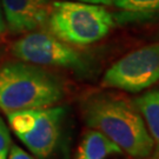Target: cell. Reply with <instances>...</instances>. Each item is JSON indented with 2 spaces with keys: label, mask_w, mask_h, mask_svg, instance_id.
<instances>
[{
  "label": "cell",
  "mask_w": 159,
  "mask_h": 159,
  "mask_svg": "<svg viewBox=\"0 0 159 159\" xmlns=\"http://www.w3.org/2000/svg\"><path fill=\"white\" fill-rule=\"evenodd\" d=\"M152 159H159V152L154 151V154H153V157H152Z\"/></svg>",
  "instance_id": "obj_15"
},
{
  "label": "cell",
  "mask_w": 159,
  "mask_h": 159,
  "mask_svg": "<svg viewBox=\"0 0 159 159\" xmlns=\"http://www.w3.org/2000/svg\"><path fill=\"white\" fill-rule=\"evenodd\" d=\"M123 153V150L102 132L90 129L83 137L74 159H108Z\"/></svg>",
  "instance_id": "obj_8"
},
{
  "label": "cell",
  "mask_w": 159,
  "mask_h": 159,
  "mask_svg": "<svg viewBox=\"0 0 159 159\" xmlns=\"http://www.w3.org/2000/svg\"><path fill=\"white\" fill-rule=\"evenodd\" d=\"M81 117L89 129L102 132L133 158H146L154 143L133 100L113 92H94L80 102Z\"/></svg>",
  "instance_id": "obj_1"
},
{
  "label": "cell",
  "mask_w": 159,
  "mask_h": 159,
  "mask_svg": "<svg viewBox=\"0 0 159 159\" xmlns=\"http://www.w3.org/2000/svg\"><path fill=\"white\" fill-rule=\"evenodd\" d=\"M12 53L19 60L39 66L65 68L80 78L93 75L97 68L92 56L47 32L37 31L24 35L13 44Z\"/></svg>",
  "instance_id": "obj_4"
},
{
  "label": "cell",
  "mask_w": 159,
  "mask_h": 159,
  "mask_svg": "<svg viewBox=\"0 0 159 159\" xmlns=\"http://www.w3.org/2000/svg\"><path fill=\"white\" fill-rule=\"evenodd\" d=\"M77 1H83V2H89V4H97V5L110 6L113 5L114 0H77Z\"/></svg>",
  "instance_id": "obj_14"
},
{
  "label": "cell",
  "mask_w": 159,
  "mask_h": 159,
  "mask_svg": "<svg viewBox=\"0 0 159 159\" xmlns=\"http://www.w3.org/2000/svg\"><path fill=\"white\" fill-rule=\"evenodd\" d=\"M8 156L10 157L7 159H34L32 156H30L27 152H25L23 148L17 145H12Z\"/></svg>",
  "instance_id": "obj_12"
},
{
  "label": "cell",
  "mask_w": 159,
  "mask_h": 159,
  "mask_svg": "<svg viewBox=\"0 0 159 159\" xmlns=\"http://www.w3.org/2000/svg\"><path fill=\"white\" fill-rule=\"evenodd\" d=\"M113 6L120 12L114 14L116 21L125 23L134 19H148L159 14V0H114Z\"/></svg>",
  "instance_id": "obj_10"
},
{
  "label": "cell",
  "mask_w": 159,
  "mask_h": 159,
  "mask_svg": "<svg viewBox=\"0 0 159 159\" xmlns=\"http://www.w3.org/2000/svg\"><path fill=\"white\" fill-rule=\"evenodd\" d=\"M116 23L114 14L102 5L77 0L53 1L47 18L50 32L73 46H87L102 40Z\"/></svg>",
  "instance_id": "obj_3"
},
{
  "label": "cell",
  "mask_w": 159,
  "mask_h": 159,
  "mask_svg": "<svg viewBox=\"0 0 159 159\" xmlns=\"http://www.w3.org/2000/svg\"><path fill=\"white\" fill-rule=\"evenodd\" d=\"M12 146L10 130L0 117V159H7Z\"/></svg>",
  "instance_id": "obj_11"
},
{
  "label": "cell",
  "mask_w": 159,
  "mask_h": 159,
  "mask_svg": "<svg viewBox=\"0 0 159 159\" xmlns=\"http://www.w3.org/2000/svg\"><path fill=\"white\" fill-rule=\"evenodd\" d=\"M133 102L142 114L156 151L159 152V90H151L137 97Z\"/></svg>",
  "instance_id": "obj_9"
},
{
  "label": "cell",
  "mask_w": 159,
  "mask_h": 159,
  "mask_svg": "<svg viewBox=\"0 0 159 159\" xmlns=\"http://www.w3.org/2000/svg\"><path fill=\"white\" fill-rule=\"evenodd\" d=\"M65 97L64 81L39 65L7 61L0 66V110H18L53 106Z\"/></svg>",
  "instance_id": "obj_2"
},
{
  "label": "cell",
  "mask_w": 159,
  "mask_h": 159,
  "mask_svg": "<svg viewBox=\"0 0 159 159\" xmlns=\"http://www.w3.org/2000/svg\"><path fill=\"white\" fill-rule=\"evenodd\" d=\"M10 127L38 158H48L57 148L65 108L48 106L6 112Z\"/></svg>",
  "instance_id": "obj_5"
},
{
  "label": "cell",
  "mask_w": 159,
  "mask_h": 159,
  "mask_svg": "<svg viewBox=\"0 0 159 159\" xmlns=\"http://www.w3.org/2000/svg\"><path fill=\"white\" fill-rule=\"evenodd\" d=\"M6 30H7V24H6L4 11H2V5H1V0H0V35L5 33Z\"/></svg>",
  "instance_id": "obj_13"
},
{
  "label": "cell",
  "mask_w": 159,
  "mask_h": 159,
  "mask_svg": "<svg viewBox=\"0 0 159 159\" xmlns=\"http://www.w3.org/2000/svg\"><path fill=\"white\" fill-rule=\"evenodd\" d=\"M159 80V41L120 58L105 72L102 86L138 93Z\"/></svg>",
  "instance_id": "obj_6"
},
{
  "label": "cell",
  "mask_w": 159,
  "mask_h": 159,
  "mask_svg": "<svg viewBox=\"0 0 159 159\" xmlns=\"http://www.w3.org/2000/svg\"><path fill=\"white\" fill-rule=\"evenodd\" d=\"M51 4V0H1L7 29L13 33H24L43 27Z\"/></svg>",
  "instance_id": "obj_7"
}]
</instances>
